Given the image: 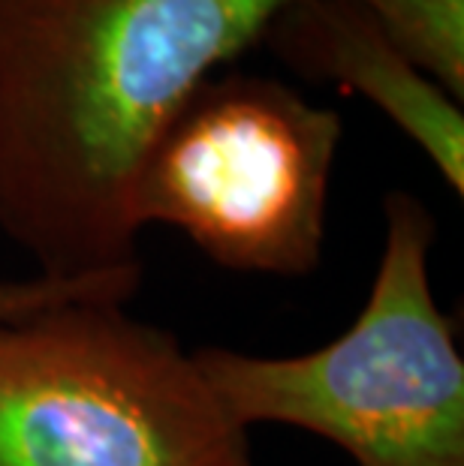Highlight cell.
I'll list each match as a JSON object with an SVG mask.
<instances>
[{
  "instance_id": "cell-1",
  "label": "cell",
  "mask_w": 464,
  "mask_h": 466,
  "mask_svg": "<svg viewBox=\"0 0 464 466\" xmlns=\"http://www.w3.org/2000/svg\"><path fill=\"white\" fill-rule=\"evenodd\" d=\"M293 0H0V235L39 277L142 271L136 172Z\"/></svg>"
},
{
  "instance_id": "cell-2",
  "label": "cell",
  "mask_w": 464,
  "mask_h": 466,
  "mask_svg": "<svg viewBox=\"0 0 464 466\" xmlns=\"http://www.w3.org/2000/svg\"><path fill=\"white\" fill-rule=\"evenodd\" d=\"M438 223L410 190L383 199V247L350 329L302 355L200 346L193 361L242 431L295 428L353 466H464V355L431 286Z\"/></svg>"
},
{
  "instance_id": "cell-3",
  "label": "cell",
  "mask_w": 464,
  "mask_h": 466,
  "mask_svg": "<svg viewBox=\"0 0 464 466\" xmlns=\"http://www.w3.org/2000/svg\"><path fill=\"white\" fill-rule=\"evenodd\" d=\"M0 466H253L193 352L124 301L0 322Z\"/></svg>"
},
{
  "instance_id": "cell-4",
  "label": "cell",
  "mask_w": 464,
  "mask_h": 466,
  "mask_svg": "<svg viewBox=\"0 0 464 466\" xmlns=\"http://www.w3.org/2000/svg\"><path fill=\"white\" fill-rule=\"evenodd\" d=\"M344 121L272 76H211L136 172V229L170 226L239 274L308 277L325 241Z\"/></svg>"
},
{
  "instance_id": "cell-5",
  "label": "cell",
  "mask_w": 464,
  "mask_h": 466,
  "mask_svg": "<svg viewBox=\"0 0 464 466\" xmlns=\"http://www.w3.org/2000/svg\"><path fill=\"white\" fill-rule=\"evenodd\" d=\"M311 82L359 94L419 147L440 181L464 196V112L395 39L350 0H293L263 36Z\"/></svg>"
},
{
  "instance_id": "cell-6",
  "label": "cell",
  "mask_w": 464,
  "mask_h": 466,
  "mask_svg": "<svg viewBox=\"0 0 464 466\" xmlns=\"http://www.w3.org/2000/svg\"><path fill=\"white\" fill-rule=\"evenodd\" d=\"M464 103V0H350Z\"/></svg>"
},
{
  "instance_id": "cell-7",
  "label": "cell",
  "mask_w": 464,
  "mask_h": 466,
  "mask_svg": "<svg viewBox=\"0 0 464 466\" xmlns=\"http://www.w3.org/2000/svg\"><path fill=\"white\" fill-rule=\"evenodd\" d=\"M142 283V271L88 277V280H52V277H22V280H4L0 277V322L18 319V316L46 310V307L67 301H130Z\"/></svg>"
}]
</instances>
